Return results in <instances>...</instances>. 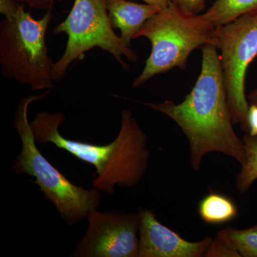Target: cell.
Masks as SVG:
<instances>
[{"mask_svg":"<svg viewBox=\"0 0 257 257\" xmlns=\"http://www.w3.org/2000/svg\"><path fill=\"white\" fill-rule=\"evenodd\" d=\"M66 118L60 112L42 111L30 122L35 142L52 143L78 160L96 169L92 177L94 188L109 195L115 186L136 187L146 175L150 152L147 136L130 110L121 112V127L112 143L104 145L64 138L59 127Z\"/></svg>","mask_w":257,"mask_h":257,"instance_id":"obj_2","label":"cell"},{"mask_svg":"<svg viewBox=\"0 0 257 257\" xmlns=\"http://www.w3.org/2000/svg\"><path fill=\"white\" fill-rule=\"evenodd\" d=\"M147 4L158 7L160 9L167 8L172 3V0H143Z\"/></svg>","mask_w":257,"mask_h":257,"instance_id":"obj_19","label":"cell"},{"mask_svg":"<svg viewBox=\"0 0 257 257\" xmlns=\"http://www.w3.org/2000/svg\"><path fill=\"white\" fill-rule=\"evenodd\" d=\"M215 39L233 124H239L248 133L245 80L248 66L257 56V11L216 28Z\"/></svg>","mask_w":257,"mask_h":257,"instance_id":"obj_7","label":"cell"},{"mask_svg":"<svg viewBox=\"0 0 257 257\" xmlns=\"http://www.w3.org/2000/svg\"><path fill=\"white\" fill-rule=\"evenodd\" d=\"M106 8L113 28L119 30L121 40L128 47L147 20L162 10L127 0H106Z\"/></svg>","mask_w":257,"mask_h":257,"instance_id":"obj_10","label":"cell"},{"mask_svg":"<svg viewBox=\"0 0 257 257\" xmlns=\"http://www.w3.org/2000/svg\"><path fill=\"white\" fill-rule=\"evenodd\" d=\"M205 257H241L227 241L216 235L206 251Z\"/></svg>","mask_w":257,"mask_h":257,"instance_id":"obj_15","label":"cell"},{"mask_svg":"<svg viewBox=\"0 0 257 257\" xmlns=\"http://www.w3.org/2000/svg\"><path fill=\"white\" fill-rule=\"evenodd\" d=\"M172 3L186 14L197 15L205 8L206 0H172Z\"/></svg>","mask_w":257,"mask_h":257,"instance_id":"obj_16","label":"cell"},{"mask_svg":"<svg viewBox=\"0 0 257 257\" xmlns=\"http://www.w3.org/2000/svg\"><path fill=\"white\" fill-rule=\"evenodd\" d=\"M19 3L28 5L29 8L35 10H48L53 9L56 2L64 1V0H17Z\"/></svg>","mask_w":257,"mask_h":257,"instance_id":"obj_17","label":"cell"},{"mask_svg":"<svg viewBox=\"0 0 257 257\" xmlns=\"http://www.w3.org/2000/svg\"><path fill=\"white\" fill-rule=\"evenodd\" d=\"M139 37L147 38L152 50L143 72L134 81V88L175 67L184 70L193 51L216 43L215 29L203 21L200 15L186 14L172 3L147 20L135 39Z\"/></svg>","mask_w":257,"mask_h":257,"instance_id":"obj_5","label":"cell"},{"mask_svg":"<svg viewBox=\"0 0 257 257\" xmlns=\"http://www.w3.org/2000/svg\"><path fill=\"white\" fill-rule=\"evenodd\" d=\"M257 103V102H256Z\"/></svg>","mask_w":257,"mask_h":257,"instance_id":"obj_21","label":"cell"},{"mask_svg":"<svg viewBox=\"0 0 257 257\" xmlns=\"http://www.w3.org/2000/svg\"><path fill=\"white\" fill-rule=\"evenodd\" d=\"M242 140L246 160L236 176V187L238 192L245 194L257 180V136L245 133Z\"/></svg>","mask_w":257,"mask_h":257,"instance_id":"obj_13","label":"cell"},{"mask_svg":"<svg viewBox=\"0 0 257 257\" xmlns=\"http://www.w3.org/2000/svg\"><path fill=\"white\" fill-rule=\"evenodd\" d=\"M248 133L257 136V103H249L248 111Z\"/></svg>","mask_w":257,"mask_h":257,"instance_id":"obj_18","label":"cell"},{"mask_svg":"<svg viewBox=\"0 0 257 257\" xmlns=\"http://www.w3.org/2000/svg\"><path fill=\"white\" fill-rule=\"evenodd\" d=\"M48 89L40 95H30L19 102L15 114L14 126L21 140L22 152L15 158L12 170L16 175L35 178V184L45 198L58 211L62 220L74 226L87 219L89 213L97 209L101 202V191L87 190L75 185L54 167L37 148L30 122L28 108L33 101L40 100L50 92Z\"/></svg>","mask_w":257,"mask_h":257,"instance_id":"obj_4","label":"cell"},{"mask_svg":"<svg viewBox=\"0 0 257 257\" xmlns=\"http://www.w3.org/2000/svg\"><path fill=\"white\" fill-rule=\"evenodd\" d=\"M68 37L63 55L54 64L52 77L62 79L75 61L84 59L86 52L99 48L110 54L124 69L137 62L138 56L115 33L106 8V0H74L68 16L54 28L52 34Z\"/></svg>","mask_w":257,"mask_h":257,"instance_id":"obj_6","label":"cell"},{"mask_svg":"<svg viewBox=\"0 0 257 257\" xmlns=\"http://www.w3.org/2000/svg\"><path fill=\"white\" fill-rule=\"evenodd\" d=\"M248 103H256L257 102V88L253 89L250 93L248 96Z\"/></svg>","mask_w":257,"mask_h":257,"instance_id":"obj_20","label":"cell"},{"mask_svg":"<svg viewBox=\"0 0 257 257\" xmlns=\"http://www.w3.org/2000/svg\"><path fill=\"white\" fill-rule=\"evenodd\" d=\"M140 217L138 257L204 256L212 236L198 241L184 239L176 231L162 224L156 214L139 208Z\"/></svg>","mask_w":257,"mask_h":257,"instance_id":"obj_9","label":"cell"},{"mask_svg":"<svg viewBox=\"0 0 257 257\" xmlns=\"http://www.w3.org/2000/svg\"><path fill=\"white\" fill-rule=\"evenodd\" d=\"M0 13L5 18L0 23V67L3 76L33 91L52 89L55 62L49 55L46 32L52 9L37 20L17 0H0Z\"/></svg>","mask_w":257,"mask_h":257,"instance_id":"obj_3","label":"cell"},{"mask_svg":"<svg viewBox=\"0 0 257 257\" xmlns=\"http://www.w3.org/2000/svg\"><path fill=\"white\" fill-rule=\"evenodd\" d=\"M87 219V231L69 256H139L138 212H101L94 209Z\"/></svg>","mask_w":257,"mask_h":257,"instance_id":"obj_8","label":"cell"},{"mask_svg":"<svg viewBox=\"0 0 257 257\" xmlns=\"http://www.w3.org/2000/svg\"><path fill=\"white\" fill-rule=\"evenodd\" d=\"M216 235L227 241L241 257H257V224L246 229L226 226Z\"/></svg>","mask_w":257,"mask_h":257,"instance_id":"obj_14","label":"cell"},{"mask_svg":"<svg viewBox=\"0 0 257 257\" xmlns=\"http://www.w3.org/2000/svg\"><path fill=\"white\" fill-rule=\"evenodd\" d=\"M198 213L208 224H222L234 219L239 211L230 198L211 192L199 202Z\"/></svg>","mask_w":257,"mask_h":257,"instance_id":"obj_12","label":"cell"},{"mask_svg":"<svg viewBox=\"0 0 257 257\" xmlns=\"http://www.w3.org/2000/svg\"><path fill=\"white\" fill-rule=\"evenodd\" d=\"M255 11H257V0H216L207 13L200 15V18L209 27L216 29Z\"/></svg>","mask_w":257,"mask_h":257,"instance_id":"obj_11","label":"cell"},{"mask_svg":"<svg viewBox=\"0 0 257 257\" xmlns=\"http://www.w3.org/2000/svg\"><path fill=\"white\" fill-rule=\"evenodd\" d=\"M201 50L200 74L182 102L165 100L144 104L178 125L188 140L189 162L194 171L200 170L203 159L211 152L223 154L243 165L246 160L244 147L233 127L218 49L207 45Z\"/></svg>","mask_w":257,"mask_h":257,"instance_id":"obj_1","label":"cell"}]
</instances>
